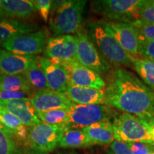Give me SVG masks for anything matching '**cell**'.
<instances>
[{
    "mask_svg": "<svg viewBox=\"0 0 154 154\" xmlns=\"http://www.w3.org/2000/svg\"><path fill=\"white\" fill-rule=\"evenodd\" d=\"M0 90L8 91L32 92V87L23 74H5L0 82Z\"/></svg>",
    "mask_w": 154,
    "mask_h": 154,
    "instance_id": "obj_25",
    "label": "cell"
},
{
    "mask_svg": "<svg viewBox=\"0 0 154 154\" xmlns=\"http://www.w3.org/2000/svg\"><path fill=\"white\" fill-rule=\"evenodd\" d=\"M140 39L154 42V23L138 20L132 24Z\"/></svg>",
    "mask_w": 154,
    "mask_h": 154,
    "instance_id": "obj_28",
    "label": "cell"
},
{
    "mask_svg": "<svg viewBox=\"0 0 154 154\" xmlns=\"http://www.w3.org/2000/svg\"><path fill=\"white\" fill-rule=\"evenodd\" d=\"M30 101L36 112L70 109L75 104L65 94L51 89L37 91L30 98Z\"/></svg>",
    "mask_w": 154,
    "mask_h": 154,
    "instance_id": "obj_13",
    "label": "cell"
},
{
    "mask_svg": "<svg viewBox=\"0 0 154 154\" xmlns=\"http://www.w3.org/2000/svg\"><path fill=\"white\" fill-rule=\"evenodd\" d=\"M36 11L33 0H0V19H28Z\"/></svg>",
    "mask_w": 154,
    "mask_h": 154,
    "instance_id": "obj_17",
    "label": "cell"
},
{
    "mask_svg": "<svg viewBox=\"0 0 154 154\" xmlns=\"http://www.w3.org/2000/svg\"><path fill=\"white\" fill-rule=\"evenodd\" d=\"M133 154H150L154 151V146L141 142L126 143Z\"/></svg>",
    "mask_w": 154,
    "mask_h": 154,
    "instance_id": "obj_31",
    "label": "cell"
},
{
    "mask_svg": "<svg viewBox=\"0 0 154 154\" xmlns=\"http://www.w3.org/2000/svg\"><path fill=\"white\" fill-rule=\"evenodd\" d=\"M26 154H47V153H44V152H40V151H33L29 152V153H26Z\"/></svg>",
    "mask_w": 154,
    "mask_h": 154,
    "instance_id": "obj_36",
    "label": "cell"
},
{
    "mask_svg": "<svg viewBox=\"0 0 154 154\" xmlns=\"http://www.w3.org/2000/svg\"><path fill=\"white\" fill-rule=\"evenodd\" d=\"M105 27L128 54L140 57V38L131 24L102 20Z\"/></svg>",
    "mask_w": 154,
    "mask_h": 154,
    "instance_id": "obj_11",
    "label": "cell"
},
{
    "mask_svg": "<svg viewBox=\"0 0 154 154\" xmlns=\"http://www.w3.org/2000/svg\"><path fill=\"white\" fill-rule=\"evenodd\" d=\"M153 116H154V112H153Z\"/></svg>",
    "mask_w": 154,
    "mask_h": 154,
    "instance_id": "obj_41",
    "label": "cell"
},
{
    "mask_svg": "<svg viewBox=\"0 0 154 154\" xmlns=\"http://www.w3.org/2000/svg\"><path fill=\"white\" fill-rule=\"evenodd\" d=\"M107 154H133L126 143L114 140L109 146Z\"/></svg>",
    "mask_w": 154,
    "mask_h": 154,
    "instance_id": "obj_33",
    "label": "cell"
},
{
    "mask_svg": "<svg viewBox=\"0 0 154 154\" xmlns=\"http://www.w3.org/2000/svg\"><path fill=\"white\" fill-rule=\"evenodd\" d=\"M140 58L154 61V42L140 38Z\"/></svg>",
    "mask_w": 154,
    "mask_h": 154,
    "instance_id": "obj_30",
    "label": "cell"
},
{
    "mask_svg": "<svg viewBox=\"0 0 154 154\" xmlns=\"http://www.w3.org/2000/svg\"><path fill=\"white\" fill-rule=\"evenodd\" d=\"M0 130H4V131H8L7 130V128H6L2 124L1 122H0ZM8 132H9V131H8Z\"/></svg>",
    "mask_w": 154,
    "mask_h": 154,
    "instance_id": "obj_37",
    "label": "cell"
},
{
    "mask_svg": "<svg viewBox=\"0 0 154 154\" xmlns=\"http://www.w3.org/2000/svg\"><path fill=\"white\" fill-rule=\"evenodd\" d=\"M43 53L44 57L61 65L76 61V36L68 34L49 38Z\"/></svg>",
    "mask_w": 154,
    "mask_h": 154,
    "instance_id": "obj_10",
    "label": "cell"
},
{
    "mask_svg": "<svg viewBox=\"0 0 154 154\" xmlns=\"http://www.w3.org/2000/svg\"><path fill=\"white\" fill-rule=\"evenodd\" d=\"M0 122L17 139L26 140L28 130L20 119L0 106Z\"/></svg>",
    "mask_w": 154,
    "mask_h": 154,
    "instance_id": "obj_22",
    "label": "cell"
},
{
    "mask_svg": "<svg viewBox=\"0 0 154 154\" xmlns=\"http://www.w3.org/2000/svg\"><path fill=\"white\" fill-rule=\"evenodd\" d=\"M65 128L63 124L50 125L41 121L29 128L26 141L34 151H52L59 146Z\"/></svg>",
    "mask_w": 154,
    "mask_h": 154,
    "instance_id": "obj_8",
    "label": "cell"
},
{
    "mask_svg": "<svg viewBox=\"0 0 154 154\" xmlns=\"http://www.w3.org/2000/svg\"><path fill=\"white\" fill-rule=\"evenodd\" d=\"M65 95L73 103L81 105H104L106 100L105 90H99L71 84H69Z\"/></svg>",
    "mask_w": 154,
    "mask_h": 154,
    "instance_id": "obj_18",
    "label": "cell"
},
{
    "mask_svg": "<svg viewBox=\"0 0 154 154\" xmlns=\"http://www.w3.org/2000/svg\"><path fill=\"white\" fill-rule=\"evenodd\" d=\"M36 26L14 19H0V44L15 36L32 33Z\"/></svg>",
    "mask_w": 154,
    "mask_h": 154,
    "instance_id": "obj_20",
    "label": "cell"
},
{
    "mask_svg": "<svg viewBox=\"0 0 154 154\" xmlns=\"http://www.w3.org/2000/svg\"><path fill=\"white\" fill-rule=\"evenodd\" d=\"M93 146L83 129L66 128L63 131L59 146L64 149L86 148Z\"/></svg>",
    "mask_w": 154,
    "mask_h": 154,
    "instance_id": "obj_21",
    "label": "cell"
},
{
    "mask_svg": "<svg viewBox=\"0 0 154 154\" xmlns=\"http://www.w3.org/2000/svg\"><path fill=\"white\" fill-rule=\"evenodd\" d=\"M150 154H154V151H153V152H152V153H151Z\"/></svg>",
    "mask_w": 154,
    "mask_h": 154,
    "instance_id": "obj_40",
    "label": "cell"
},
{
    "mask_svg": "<svg viewBox=\"0 0 154 154\" xmlns=\"http://www.w3.org/2000/svg\"><path fill=\"white\" fill-rule=\"evenodd\" d=\"M112 124L115 140L125 143L141 142L154 146V137L138 116L122 113L113 118Z\"/></svg>",
    "mask_w": 154,
    "mask_h": 154,
    "instance_id": "obj_5",
    "label": "cell"
},
{
    "mask_svg": "<svg viewBox=\"0 0 154 154\" xmlns=\"http://www.w3.org/2000/svg\"><path fill=\"white\" fill-rule=\"evenodd\" d=\"M32 92L8 91L0 90V101H10L14 99H21L30 98Z\"/></svg>",
    "mask_w": 154,
    "mask_h": 154,
    "instance_id": "obj_34",
    "label": "cell"
},
{
    "mask_svg": "<svg viewBox=\"0 0 154 154\" xmlns=\"http://www.w3.org/2000/svg\"><path fill=\"white\" fill-rule=\"evenodd\" d=\"M67 69L71 85L105 90L106 83L101 75L87 67L82 66L78 61H73L62 65Z\"/></svg>",
    "mask_w": 154,
    "mask_h": 154,
    "instance_id": "obj_12",
    "label": "cell"
},
{
    "mask_svg": "<svg viewBox=\"0 0 154 154\" xmlns=\"http://www.w3.org/2000/svg\"><path fill=\"white\" fill-rule=\"evenodd\" d=\"M61 154H79V153H75V152H70V153H61Z\"/></svg>",
    "mask_w": 154,
    "mask_h": 154,
    "instance_id": "obj_39",
    "label": "cell"
},
{
    "mask_svg": "<svg viewBox=\"0 0 154 154\" xmlns=\"http://www.w3.org/2000/svg\"><path fill=\"white\" fill-rule=\"evenodd\" d=\"M139 118V117H138ZM142 122L145 124L147 128L150 131L154 137V116H146L139 118Z\"/></svg>",
    "mask_w": 154,
    "mask_h": 154,
    "instance_id": "obj_35",
    "label": "cell"
},
{
    "mask_svg": "<svg viewBox=\"0 0 154 154\" xmlns=\"http://www.w3.org/2000/svg\"><path fill=\"white\" fill-rule=\"evenodd\" d=\"M86 1H52L50 26L57 36L78 33L82 29Z\"/></svg>",
    "mask_w": 154,
    "mask_h": 154,
    "instance_id": "obj_2",
    "label": "cell"
},
{
    "mask_svg": "<svg viewBox=\"0 0 154 154\" xmlns=\"http://www.w3.org/2000/svg\"><path fill=\"white\" fill-rule=\"evenodd\" d=\"M37 59L36 56L19 55L0 49V71L5 75L22 74Z\"/></svg>",
    "mask_w": 154,
    "mask_h": 154,
    "instance_id": "obj_15",
    "label": "cell"
},
{
    "mask_svg": "<svg viewBox=\"0 0 154 154\" xmlns=\"http://www.w3.org/2000/svg\"><path fill=\"white\" fill-rule=\"evenodd\" d=\"M38 61L45 73L49 89L65 94L69 84L67 69L44 57H38Z\"/></svg>",
    "mask_w": 154,
    "mask_h": 154,
    "instance_id": "obj_14",
    "label": "cell"
},
{
    "mask_svg": "<svg viewBox=\"0 0 154 154\" xmlns=\"http://www.w3.org/2000/svg\"><path fill=\"white\" fill-rule=\"evenodd\" d=\"M140 20L154 23V0H145L140 9Z\"/></svg>",
    "mask_w": 154,
    "mask_h": 154,
    "instance_id": "obj_29",
    "label": "cell"
},
{
    "mask_svg": "<svg viewBox=\"0 0 154 154\" xmlns=\"http://www.w3.org/2000/svg\"><path fill=\"white\" fill-rule=\"evenodd\" d=\"M22 74L32 88H36L38 91L49 89L45 73L40 66L38 59Z\"/></svg>",
    "mask_w": 154,
    "mask_h": 154,
    "instance_id": "obj_24",
    "label": "cell"
},
{
    "mask_svg": "<svg viewBox=\"0 0 154 154\" xmlns=\"http://www.w3.org/2000/svg\"><path fill=\"white\" fill-rule=\"evenodd\" d=\"M14 136L7 131L0 130V154H18Z\"/></svg>",
    "mask_w": 154,
    "mask_h": 154,
    "instance_id": "obj_27",
    "label": "cell"
},
{
    "mask_svg": "<svg viewBox=\"0 0 154 154\" xmlns=\"http://www.w3.org/2000/svg\"><path fill=\"white\" fill-rule=\"evenodd\" d=\"M36 9L38 11L42 19L47 22L49 13L52 7V1L51 0H35L34 1Z\"/></svg>",
    "mask_w": 154,
    "mask_h": 154,
    "instance_id": "obj_32",
    "label": "cell"
},
{
    "mask_svg": "<svg viewBox=\"0 0 154 154\" xmlns=\"http://www.w3.org/2000/svg\"><path fill=\"white\" fill-rule=\"evenodd\" d=\"M117 115L113 108L103 104H75L69 109L64 125L66 128L84 129L96 123L111 121Z\"/></svg>",
    "mask_w": 154,
    "mask_h": 154,
    "instance_id": "obj_6",
    "label": "cell"
},
{
    "mask_svg": "<svg viewBox=\"0 0 154 154\" xmlns=\"http://www.w3.org/2000/svg\"><path fill=\"white\" fill-rule=\"evenodd\" d=\"M0 106L16 116L25 126L30 128L41 122L36 116L35 109L31 103L30 98L10 101H0Z\"/></svg>",
    "mask_w": 154,
    "mask_h": 154,
    "instance_id": "obj_16",
    "label": "cell"
},
{
    "mask_svg": "<svg viewBox=\"0 0 154 154\" xmlns=\"http://www.w3.org/2000/svg\"><path fill=\"white\" fill-rule=\"evenodd\" d=\"M145 0H97L91 9L108 22L132 24L140 20V9Z\"/></svg>",
    "mask_w": 154,
    "mask_h": 154,
    "instance_id": "obj_4",
    "label": "cell"
},
{
    "mask_svg": "<svg viewBox=\"0 0 154 154\" xmlns=\"http://www.w3.org/2000/svg\"><path fill=\"white\" fill-rule=\"evenodd\" d=\"M105 95L107 106L139 118L153 115L154 91L128 69L116 67L111 70Z\"/></svg>",
    "mask_w": 154,
    "mask_h": 154,
    "instance_id": "obj_1",
    "label": "cell"
},
{
    "mask_svg": "<svg viewBox=\"0 0 154 154\" xmlns=\"http://www.w3.org/2000/svg\"><path fill=\"white\" fill-rule=\"evenodd\" d=\"M49 38L48 31L43 29L15 36L4 42L1 45L3 49L17 54L36 56L44 52Z\"/></svg>",
    "mask_w": 154,
    "mask_h": 154,
    "instance_id": "obj_9",
    "label": "cell"
},
{
    "mask_svg": "<svg viewBox=\"0 0 154 154\" xmlns=\"http://www.w3.org/2000/svg\"><path fill=\"white\" fill-rule=\"evenodd\" d=\"M4 74L2 72H1V71H0V82H1V81H2V78H3V76H4Z\"/></svg>",
    "mask_w": 154,
    "mask_h": 154,
    "instance_id": "obj_38",
    "label": "cell"
},
{
    "mask_svg": "<svg viewBox=\"0 0 154 154\" xmlns=\"http://www.w3.org/2000/svg\"><path fill=\"white\" fill-rule=\"evenodd\" d=\"M133 69L142 81L154 91V61L144 58L131 57Z\"/></svg>",
    "mask_w": 154,
    "mask_h": 154,
    "instance_id": "obj_23",
    "label": "cell"
},
{
    "mask_svg": "<svg viewBox=\"0 0 154 154\" xmlns=\"http://www.w3.org/2000/svg\"><path fill=\"white\" fill-rule=\"evenodd\" d=\"M36 113L38 119L42 122L50 125H59L64 124L68 117L69 109H54Z\"/></svg>",
    "mask_w": 154,
    "mask_h": 154,
    "instance_id": "obj_26",
    "label": "cell"
},
{
    "mask_svg": "<svg viewBox=\"0 0 154 154\" xmlns=\"http://www.w3.org/2000/svg\"><path fill=\"white\" fill-rule=\"evenodd\" d=\"M77 41V61L99 74L111 72L109 63L101 54L88 36L86 29H82L75 34Z\"/></svg>",
    "mask_w": 154,
    "mask_h": 154,
    "instance_id": "obj_7",
    "label": "cell"
},
{
    "mask_svg": "<svg viewBox=\"0 0 154 154\" xmlns=\"http://www.w3.org/2000/svg\"><path fill=\"white\" fill-rule=\"evenodd\" d=\"M88 36L101 54L108 62L117 67L124 66L133 69L131 57L105 27L102 20L88 23Z\"/></svg>",
    "mask_w": 154,
    "mask_h": 154,
    "instance_id": "obj_3",
    "label": "cell"
},
{
    "mask_svg": "<svg viewBox=\"0 0 154 154\" xmlns=\"http://www.w3.org/2000/svg\"><path fill=\"white\" fill-rule=\"evenodd\" d=\"M83 130L93 146H109L115 140L112 122L109 120L100 121Z\"/></svg>",
    "mask_w": 154,
    "mask_h": 154,
    "instance_id": "obj_19",
    "label": "cell"
}]
</instances>
